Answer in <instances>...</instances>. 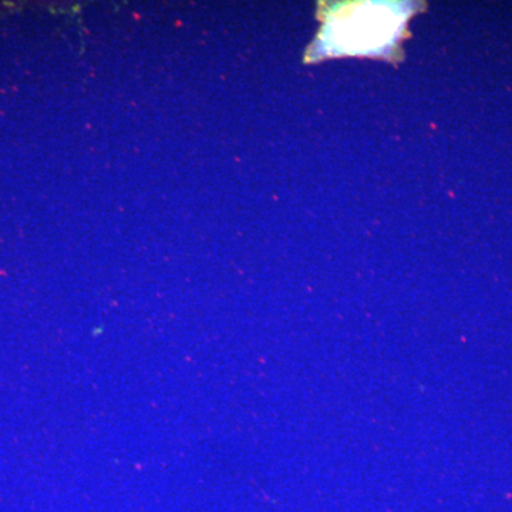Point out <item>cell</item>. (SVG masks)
I'll return each mask as SVG.
<instances>
[{"label":"cell","instance_id":"cell-1","mask_svg":"<svg viewBox=\"0 0 512 512\" xmlns=\"http://www.w3.org/2000/svg\"><path fill=\"white\" fill-rule=\"evenodd\" d=\"M409 16L407 3H343L329 9L319 50L328 56L386 52L399 39Z\"/></svg>","mask_w":512,"mask_h":512}]
</instances>
